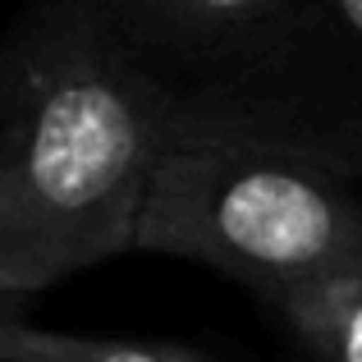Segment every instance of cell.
Masks as SVG:
<instances>
[{"instance_id": "obj_4", "label": "cell", "mask_w": 362, "mask_h": 362, "mask_svg": "<svg viewBox=\"0 0 362 362\" xmlns=\"http://www.w3.org/2000/svg\"><path fill=\"white\" fill-rule=\"evenodd\" d=\"M293 0H106L129 51L170 88L221 69Z\"/></svg>"}, {"instance_id": "obj_6", "label": "cell", "mask_w": 362, "mask_h": 362, "mask_svg": "<svg viewBox=\"0 0 362 362\" xmlns=\"http://www.w3.org/2000/svg\"><path fill=\"white\" fill-rule=\"evenodd\" d=\"M0 362H221L206 349L175 339H115V335H74L28 321L23 298L0 293Z\"/></svg>"}, {"instance_id": "obj_2", "label": "cell", "mask_w": 362, "mask_h": 362, "mask_svg": "<svg viewBox=\"0 0 362 362\" xmlns=\"http://www.w3.org/2000/svg\"><path fill=\"white\" fill-rule=\"evenodd\" d=\"M133 252L221 271L247 298L362 271V184L266 142L165 124Z\"/></svg>"}, {"instance_id": "obj_3", "label": "cell", "mask_w": 362, "mask_h": 362, "mask_svg": "<svg viewBox=\"0 0 362 362\" xmlns=\"http://www.w3.org/2000/svg\"><path fill=\"white\" fill-rule=\"evenodd\" d=\"M165 124L266 142L362 184V0H293L221 69L165 83Z\"/></svg>"}, {"instance_id": "obj_1", "label": "cell", "mask_w": 362, "mask_h": 362, "mask_svg": "<svg viewBox=\"0 0 362 362\" xmlns=\"http://www.w3.org/2000/svg\"><path fill=\"white\" fill-rule=\"evenodd\" d=\"M165 78L119 37L106 0H28L0 33V293L133 252Z\"/></svg>"}, {"instance_id": "obj_5", "label": "cell", "mask_w": 362, "mask_h": 362, "mask_svg": "<svg viewBox=\"0 0 362 362\" xmlns=\"http://www.w3.org/2000/svg\"><path fill=\"white\" fill-rule=\"evenodd\" d=\"M303 362H362V271L252 298Z\"/></svg>"}]
</instances>
